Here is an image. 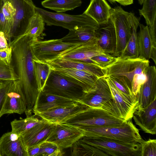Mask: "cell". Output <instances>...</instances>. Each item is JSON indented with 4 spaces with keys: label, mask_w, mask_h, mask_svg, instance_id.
I'll return each instance as SVG.
<instances>
[{
    "label": "cell",
    "mask_w": 156,
    "mask_h": 156,
    "mask_svg": "<svg viewBox=\"0 0 156 156\" xmlns=\"http://www.w3.org/2000/svg\"><path fill=\"white\" fill-rule=\"evenodd\" d=\"M55 124L43 119L38 124L22 133L20 136L25 147L40 144L46 141L53 130Z\"/></svg>",
    "instance_id": "18"
},
{
    "label": "cell",
    "mask_w": 156,
    "mask_h": 156,
    "mask_svg": "<svg viewBox=\"0 0 156 156\" xmlns=\"http://www.w3.org/2000/svg\"><path fill=\"white\" fill-rule=\"evenodd\" d=\"M19 77L11 64H8L0 59V80H16Z\"/></svg>",
    "instance_id": "36"
},
{
    "label": "cell",
    "mask_w": 156,
    "mask_h": 156,
    "mask_svg": "<svg viewBox=\"0 0 156 156\" xmlns=\"http://www.w3.org/2000/svg\"><path fill=\"white\" fill-rule=\"evenodd\" d=\"M82 3L81 0H44L41 2L43 7L59 13L73 10Z\"/></svg>",
    "instance_id": "30"
},
{
    "label": "cell",
    "mask_w": 156,
    "mask_h": 156,
    "mask_svg": "<svg viewBox=\"0 0 156 156\" xmlns=\"http://www.w3.org/2000/svg\"><path fill=\"white\" fill-rule=\"evenodd\" d=\"M7 39L5 33L2 32H0V49L7 48L9 44L7 42Z\"/></svg>",
    "instance_id": "46"
},
{
    "label": "cell",
    "mask_w": 156,
    "mask_h": 156,
    "mask_svg": "<svg viewBox=\"0 0 156 156\" xmlns=\"http://www.w3.org/2000/svg\"><path fill=\"white\" fill-rule=\"evenodd\" d=\"M0 156H1V154H0Z\"/></svg>",
    "instance_id": "53"
},
{
    "label": "cell",
    "mask_w": 156,
    "mask_h": 156,
    "mask_svg": "<svg viewBox=\"0 0 156 156\" xmlns=\"http://www.w3.org/2000/svg\"><path fill=\"white\" fill-rule=\"evenodd\" d=\"M90 59L99 67L104 69L115 62L118 59V57H114L110 54L104 53L94 56Z\"/></svg>",
    "instance_id": "37"
},
{
    "label": "cell",
    "mask_w": 156,
    "mask_h": 156,
    "mask_svg": "<svg viewBox=\"0 0 156 156\" xmlns=\"http://www.w3.org/2000/svg\"><path fill=\"white\" fill-rule=\"evenodd\" d=\"M156 22L154 23L152 26L148 27L150 36L152 42L153 46L154 47H156Z\"/></svg>",
    "instance_id": "45"
},
{
    "label": "cell",
    "mask_w": 156,
    "mask_h": 156,
    "mask_svg": "<svg viewBox=\"0 0 156 156\" xmlns=\"http://www.w3.org/2000/svg\"><path fill=\"white\" fill-rule=\"evenodd\" d=\"M147 80L145 73L135 74L131 82V89L133 94L135 96L138 94L141 86Z\"/></svg>",
    "instance_id": "40"
},
{
    "label": "cell",
    "mask_w": 156,
    "mask_h": 156,
    "mask_svg": "<svg viewBox=\"0 0 156 156\" xmlns=\"http://www.w3.org/2000/svg\"><path fill=\"white\" fill-rule=\"evenodd\" d=\"M45 23L41 16L37 12L35 13L32 18L29 25L22 35L16 36L10 43H13L24 36H26L33 40H40L43 38L45 34L43 33L45 29Z\"/></svg>",
    "instance_id": "27"
},
{
    "label": "cell",
    "mask_w": 156,
    "mask_h": 156,
    "mask_svg": "<svg viewBox=\"0 0 156 156\" xmlns=\"http://www.w3.org/2000/svg\"><path fill=\"white\" fill-rule=\"evenodd\" d=\"M150 58H151L156 64V47H153L151 52Z\"/></svg>",
    "instance_id": "47"
},
{
    "label": "cell",
    "mask_w": 156,
    "mask_h": 156,
    "mask_svg": "<svg viewBox=\"0 0 156 156\" xmlns=\"http://www.w3.org/2000/svg\"><path fill=\"white\" fill-rule=\"evenodd\" d=\"M83 136V131L78 127L64 123H57L46 141L53 143L63 150L71 147Z\"/></svg>",
    "instance_id": "12"
},
{
    "label": "cell",
    "mask_w": 156,
    "mask_h": 156,
    "mask_svg": "<svg viewBox=\"0 0 156 156\" xmlns=\"http://www.w3.org/2000/svg\"><path fill=\"white\" fill-rule=\"evenodd\" d=\"M126 121L102 108H90L73 116L64 123L80 127L120 126Z\"/></svg>",
    "instance_id": "6"
},
{
    "label": "cell",
    "mask_w": 156,
    "mask_h": 156,
    "mask_svg": "<svg viewBox=\"0 0 156 156\" xmlns=\"http://www.w3.org/2000/svg\"><path fill=\"white\" fill-rule=\"evenodd\" d=\"M71 79L79 85L85 93L94 90L96 87L99 78L86 71L71 68L51 69Z\"/></svg>",
    "instance_id": "23"
},
{
    "label": "cell",
    "mask_w": 156,
    "mask_h": 156,
    "mask_svg": "<svg viewBox=\"0 0 156 156\" xmlns=\"http://www.w3.org/2000/svg\"><path fill=\"white\" fill-rule=\"evenodd\" d=\"M143 4L139 10L140 15L144 17L147 25L151 27L156 22V0H143Z\"/></svg>",
    "instance_id": "33"
},
{
    "label": "cell",
    "mask_w": 156,
    "mask_h": 156,
    "mask_svg": "<svg viewBox=\"0 0 156 156\" xmlns=\"http://www.w3.org/2000/svg\"><path fill=\"white\" fill-rule=\"evenodd\" d=\"M43 119H39L38 115L34 114L27 117L24 119L19 120L14 119L11 122L12 131L20 135L42 121Z\"/></svg>",
    "instance_id": "31"
},
{
    "label": "cell",
    "mask_w": 156,
    "mask_h": 156,
    "mask_svg": "<svg viewBox=\"0 0 156 156\" xmlns=\"http://www.w3.org/2000/svg\"><path fill=\"white\" fill-rule=\"evenodd\" d=\"M41 91L79 101L85 93L73 80L51 69Z\"/></svg>",
    "instance_id": "4"
},
{
    "label": "cell",
    "mask_w": 156,
    "mask_h": 156,
    "mask_svg": "<svg viewBox=\"0 0 156 156\" xmlns=\"http://www.w3.org/2000/svg\"><path fill=\"white\" fill-rule=\"evenodd\" d=\"M113 99V96L106 77L99 78L95 89L85 93L79 101L90 108H101Z\"/></svg>",
    "instance_id": "14"
},
{
    "label": "cell",
    "mask_w": 156,
    "mask_h": 156,
    "mask_svg": "<svg viewBox=\"0 0 156 156\" xmlns=\"http://www.w3.org/2000/svg\"><path fill=\"white\" fill-rule=\"evenodd\" d=\"M147 80L141 86L136 95L137 103L136 110L142 109L156 99V68L149 66L145 71Z\"/></svg>",
    "instance_id": "16"
},
{
    "label": "cell",
    "mask_w": 156,
    "mask_h": 156,
    "mask_svg": "<svg viewBox=\"0 0 156 156\" xmlns=\"http://www.w3.org/2000/svg\"><path fill=\"white\" fill-rule=\"evenodd\" d=\"M13 80H9L2 88L0 89V112L2 109L6 94Z\"/></svg>",
    "instance_id": "43"
},
{
    "label": "cell",
    "mask_w": 156,
    "mask_h": 156,
    "mask_svg": "<svg viewBox=\"0 0 156 156\" xmlns=\"http://www.w3.org/2000/svg\"><path fill=\"white\" fill-rule=\"evenodd\" d=\"M113 96V101L121 118L125 121L132 119L136 110V99L126 97L115 87L109 77H106Z\"/></svg>",
    "instance_id": "17"
},
{
    "label": "cell",
    "mask_w": 156,
    "mask_h": 156,
    "mask_svg": "<svg viewBox=\"0 0 156 156\" xmlns=\"http://www.w3.org/2000/svg\"><path fill=\"white\" fill-rule=\"evenodd\" d=\"M2 10L5 19L11 24L12 28L15 12L11 4L9 1L7 0H3Z\"/></svg>",
    "instance_id": "41"
},
{
    "label": "cell",
    "mask_w": 156,
    "mask_h": 156,
    "mask_svg": "<svg viewBox=\"0 0 156 156\" xmlns=\"http://www.w3.org/2000/svg\"><path fill=\"white\" fill-rule=\"evenodd\" d=\"M141 156H156V140H144L140 144Z\"/></svg>",
    "instance_id": "38"
},
{
    "label": "cell",
    "mask_w": 156,
    "mask_h": 156,
    "mask_svg": "<svg viewBox=\"0 0 156 156\" xmlns=\"http://www.w3.org/2000/svg\"><path fill=\"white\" fill-rule=\"evenodd\" d=\"M33 39L24 36L14 43L10 44L15 59L18 80L26 100L27 117L32 115L36 99L40 91L36 80L34 55L31 46Z\"/></svg>",
    "instance_id": "1"
},
{
    "label": "cell",
    "mask_w": 156,
    "mask_h": 156,
    "mask_svg": "<svg viewBox=\"0 0 156 156\" xmlns=\"http://www.w3.org/2000/svg\"><path fill=\"white\" fill-rule=\"evenodd\" d=\"M118 89L126 97L136 99L132 91L131 83L125 76L111 75L108 77Z\"/></svg>",
    "instance_id": "34"
},
{
    "label": "cell",
    "mask_w": 156,
    "mask_h": 156,
    "mask_svg": "<svg viewBox=\"0 0 156 156\" xmlns=\"http://www.w3.org/2000/svg\"><path fill=\"white\" fill-rule=\"evenodd\" d=\"M35 74L40 91H41L45 83L51 70L49 65L46 62L33 58Z\"/></svg>",
    "instance_id": "32"
},
{
    "label": "cell",
    "mask_w": 156,
    "mask_h": 156,
    "mask_svg": "<svg viewBox=\"0 0 156 156\" xmlns=\"http://www.w3.org/2000/svg\"><path fill=\"white\" fill-rule=\"evenodd\" d=\"M111 9L105 0H93L83 13L101 25L107 23L109 21Z\"/></svg>",
    "instance_id": "26"
},
{
    "label": "cell",
    "mask_w": 156,
    "mask_h": 156,
    "mask_svg": "<svg viewBox=\"0 0 156 156\" xmlns=\"http://www.w3.org/2000/svg\"><path fill=\"white\" fill-rule=\"evenodd\" d=\"M95 34L98 45L105 53L114 56L116 47V35L114 24L110 18L107 23L100 25Z\"/></svg>",
    "instance_id": "22"
},
{
    "label": "cell",
    "mask_w": 156,
    "mask_h": 156,
    "mask_svg": "<svg viewBox=\"0 0 156 156\" xmlns=\"http://www.w3.org/2000/svg\"><path fill=\"white\" fill-rule=\"evenodd\" d=\"M12 48L9 46L7 48L0 49V59L8 64H11Z\"/></svg>",
    "instance_id": "42"
},
{
    "label": "cell",
    "mask_w": 156,
    "mask_h": 156,
    "mask_svg": "<svg viewBox=\"0 0 156 156\" xmlns=\"http://www.w3.org/2000/svg\"><path fill=\"white\" fill-rule=\"evenodd\" d=\"M149 66V60L138 57L136 58L120 59L105 69L106 77L111 75L126 76L131 83L134 75L145 73Z\"/></svg>",
    "instance_id": "8"
},
{
    "label": "cell",
    "mask_w": 156,
    "mask_h": 156,
    "mask_svg": "<svg viewBox=\"0 0 156 156\" xmlns=\"http://www.w3.org/2000/svg\"><path fill=\"white\" fill-rule=\"evenodd\" d=\"M11 4L15 12L13 21L12 36L23 35L27 30L35 13V6L32 0H7Z\"/></svg>",
    "instance_id": "9"
},
{
    "label": "cell",
    "mask_w": 156,
    "mask_h": 156,
    "mask_svg": "<svg viewBox=\"0 0 156 156\" xmlns=\"http://www.w3.org/2000/svg\"><path fill=\"white\" fill-rule=\"evenodd\" d=\"M80 44L64 42L61 39L45 41L33 39L31 46L33 58L46 62L53 59L61 51Z\"/></svg>",
    "instance_id": "10"
},
{
    "label": "cell",
    "mask_w": 156,
    "mask_h": 156,
    "mask_svg": "<svg viewBox=\"0 0 156 156\" xmlns=\"http://www.w3.org/2000/svg\"><path fill=\"white\" fill-rule=\"evenodd\" d=\"M138 1L140 5H142L143 4V0H138Z\"/></svg>",
    "instance_id": "51"
},
{
    "label": "cell",
    "mask_w": 156,
    "mask_h": 156,
    "mask_svg": "<svg viewBox=\"0 0 156 156\" xmlns=\"http://www.w3.org/2000/svg\"><path fill=\"white\" fill-rule=\"evenodd\" d=\"M51 69L59 68H71L86 71L93 74L98 78L106 76V71L98 65L91 63L57 58L48 61Z\"/></svg>",
    "instance_id": "24"
},
{
    "label": "cell",
    "mask_w": 156,
    "mask_h": 156,
    "mask_svg": "<svg viewBox=\"0 0 156 156\" xmlns=\"http://www.w3.org/2000/svg\"><path fill=\"white\" fill-rule=\"evenodd\" d=\"M140 30L137 34L139 46L138 57L148 60L150 58L153 46L149 31L148 27L140 24Z\"/></svg>",
    "instance_id": "28"
},
{
    "label": "cell",
    "mask_w": 156,
    "mask_h": 156,
    "mask_svg": "<svg viewBox=\"0 0 156 156\" xmlns=\"http://www.w3.org/2000/svg\"><path fill=\"white\" fill-rule=\"evenodd\" d=\"M93 29H80L69 30L61 38L63 42L75 44L84 43L96 39L95 31Z\"/></svg>",
    "instance_id": "29"
},
{
    "label": "cell",
    "mask_w": 156,
    "mask_h": 156,
    "mask_svg": "<svg viewBox=\"0 0 156 156\" xmlns=\"http://www.w3.org/2000/svg\"><path fill=\"white\" fill-rule=\"evenodd\" d=\"M111 4L115 2H117L120 5L123 6L128 5V3L125 0H108Z\"/></svg>",
    "instance_id": "48"
},
{
    "label": "cell",
    "mask_w": 156,
    "mask_h": 156,
    "mask_svg": "<svg viewBox=\"0 0 156 156\" xmlns=\"http://www.w3.org/2000/svg\"><path fill=\"white\" fill-rule=\"evenodd\" d=\"M26 102L18 80L12 81L7 92L0 112V118L4 114L25 112Z\"/></svg>",
    "instance_id": "13"
},
{
    "label": "cell",
    "mask_w": 156,
    "mask_h": 156,
    "mask_svg": "<svg viewBox=\"0 0 156 156\" xmlns=\"http://www.w3.org/2000/svg\"><path fill=\"white\" fill-rule=\"evenodd\" d=\"M9 81L0 80V89L3 87Z\"/></svg>",
    "instance_id": "49"
},
{
    "label": "cell",
    "mask_w": 156,
    "mask_h": 156,
    "mask_svg": "<svg viewBox=\"0 0 156 156\" xmlns=\"http://www.w3.org/2000/svg\"><path fill=\"white\" fill-rule=\"evenodd\" d=\"M131 27L130 37L123 51L118 58L120 59L136 58L139 56L137 29L140 24V18L130 12L129 17Z\"/></svg>",
    "instance_id": "25"
},
{
    "label": "cell",
    "mask_w": 156,
    "mask_h": 156,
    "mask_svg": "<svg viewBox=\"0 0 156 156\" xmlns=\"http://www.w3.org/2000/svg\"><path fill=\"white\" fill-rule=\"evenodd\" d=\"M126 1L128 4L129 5H130L133 3V0H125Z\"/></svg>",
    "instance_id": "50"
},
{
    "label": "cell",
    "mask_w": 156,
    "mask_h": 156,
    "mask_svg": "<svg viewBox=\"0 0 156 156\" xmlns=\"http://www.w3.org/2000/svg\"><path fill=\"white\" fill-rule=\"evenodd\" d=\"M0 153L1 156H27L20 135L12 131L0 138Z\"/></svg>",
    "instance_id": "19"
},
{
    "label": "cell",
    "mask_w": 156,
    "mask_h": 156,
    "mask_svg": "<svg viewBox=\"0 0 156 156\" xmlns=\"http://www.w3.org/2000/svg\"><path fill=\"white\" fill-rule=\"evenodd\" d=\"M63 150L56 144L45 141L40 144L38 156H62L64 154Z\"/></svg>",
    "instance_id": "35"
},
{
    "label": "cell",
    "mask_w": 156,
    "mask_h": 156,
    "mask_svg": "<svg viewBox=\"0 0 156 156\" xmlns=\"http://www.w3.org/2000/svg\"><path fill=\"white\" fill-rule=\"evenodd\" d=\"M133 118L135 122L144 132L156 133V99L142 109L136 110Z\"/></svg>",
    "instance_id": "20"
},
{
    "label": "cell",
    "mask_w": 156,
    "mask_h": 156,
    "mask_svg": "<svg viewBox=\"0 0 156 156\" xmlns=\"http://www.w3.org/2000/svg\"><path fill=\"white\" fill-rule=\"evenodd\" d=\"M78 101L41 91L36 99L32 112L35 114L38 112L70 105Z\"/></svg>",
    "instance_id": "21"
},
{
    "label": "cell",
    "mask_w": 156,
    "mask_h": 156,
    "mask_svg": "<svg viewBox=\"0 0 156 156\" xmlns=\"http://www.w3.org/2000/svg\"><path fill=\"white\" fill-rule=\"evenodd\" d=\"M92 0H90V2H91V1H92Z\"/></svg>",
    "instance_id": "52"
},
{
    "label": "cell",
    "mask_w": 156,
    "mask_h": 156,
    "mask_svg": "<svg viewBox=\"0 0 156 156\" xmlns=\"http://www.w3.org/2000/svg\"><path fill=\"white\" fill-rule=\"evenodd\" d=\"M90 108L87 105L78 101L70 105L38 112L35 115L50 123H63L78 113Z\"/></svg>",
    "instance_id": "15"
},
{
    "label": "cell",
    "mask_w": 156,
    "mask_h": 156,
    "mask_svg": "<svg viewBox=\"0 0 156 156\" xmlns=\"http://www.w3.org/2000/svg\"><path fill=\"white\" fill-rule=\"evenodd\" d=\"M35 10L41 16L47 26H59L69 30L80 29L97 30L100 27L91 17L83 13L80 15H72L50 12L36 7Z\"/></svg>",
    "instance_id": "3"
},
{
    "label": "cell",
    "mask_w": 156,
    "mask_h": 156,
    "mask_svg": "<svg viewBox=\"0 0 156 156\" xmlns=\"http://www.w3.org/2000/svg\"><path fill=\"white\" fill-rule=\"evenodd\" d=\"M26 148L27 156H38L40 150V144L32 146Z\"/></svg>",
    "instance_id": "44"
},
{
    "label": "cell",
    "mask_w": 156,
    "mask_h": 156,
    "mask_svg": "<svg viewBox=\"0 0 156 156\" xmlns=\"http://www.w3.org/2000/svg\"><path fill=\"white\" fill-rule=\"evenodd\" d=\"M78 128L83 131L84 136L103 137L128 143L140 144L144 140L132 119L120 126Z\"/></svg>",
    "instance_id": "2"
},
{
    "label": "cell",
    "mask_w": 156,
    "mask_h": 156,
    "mask_svg": "<svg viewBox=\"0 0 156 156\" xmlns=\"http://www.w3.org/2000/svg\"><path fill=\"white\" fill-rule=\"evenodd\" d=\"M110 19L114 24L115 33L116 47L114 57L120 56L124 49L131 35L130 12L124 10L120 6L112 8Z\"/></svg>",
    "instance_id": "7"
},
{
    "label": "cell",
    "mask_w": 156,
    "mask_h": 156,
    "mask_svg": "<svg viewBox=\"0 0 156 156\" xmlns=\"http://www.w3.org/2000/svg\"><path fill=\"white\" fill-rule=\"evenodd\" d=\"M3 3V0H0V32H4L7 39L9 40L12 37V27L11 24L5 19L2 13V7Z\"/></svg>",
    "instance_id": "39"
},
{
    "label": "cell",
    "mask_w": 156,
    "mask_h": 156,
    "mask_svg": "<svg viewBox=\"0 0 156 156\" xmlns=\"http://www.w3.org/2000/svg\"><path fill=\"white\" fill-rule=\"evenodd\" d=\"M104 53H105L103 50L98 44L96 38L93 40L80 44L62 51L52 60L61 58L96 65L90 58Z\"/></svg>",
    "instance_id": "11"
},
{
    "label": "cell",
    "mask_w": 156,
    "mask_h": 156,
    "mask_svg": "<svg viewBox=\"0 0 156 156\" xmlns=\"http://www.w3.org/2000/svg\"><path fill=\"white\" fill-rule=\"evenodd\" d=\"M80 139L100 150L105 156H141L140 144L126 143L100 136H83Z\"/></svg>",
    "instance_id": "5"
}]
</instances>
